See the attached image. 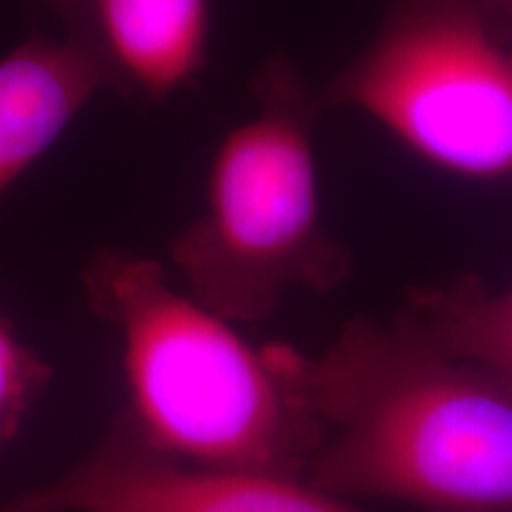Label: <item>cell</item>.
<instances>
[{"mask_svg": "<svg viewBox=\"0 0 512 512\" xmlns=\"http://www.w3.org/2000/svg\"><path fill=\"white\" fill-rule=\"evenodd\" d=\"M323 439L306 482L422 512H512V380L394 320L356 318L302 356Z\"/></svg>", "mask_w": 512, "mask_h": 512, "instance_id": "obj_1", "label": "cell"}, {"mask_svg": "<svg viewBox=\"0 0 512 512\" xmlns=\"http://www.w3.org/2000/svg\"><path fill=\"white\" fill-rule=\"evenodd\" d=\"M83 280L121 335L126 418L147 446L188 465L306 482L323 430L306 396L304 354L249 344L145 256L100 252Z\"/></svg>", "mask_w": 512, "mask_h": 512, "instance_id": "obj_2", "label": "cell"}, {"mask_svg": "<svg viewBox=\"0 0 512 512\" xmlns=\"http://www.w3.org/2000/svg\"><path fill=\"white\" fill-rule=\"evenodd\" d=\"M256 112L223 138L202 216L171 245L190 297L230 323L275 313L290 290L330 292L349 254L320 219L313 147L320 95L285 60L254 79Z\"/></svg>", "mask_w": 512, "mask_h": 512, "instance_id": "obj_3", "label": "cell"}, {"mask_svg": "<svg viewBox=\"0 0 512 512\" xmlns=\"http://www.w3.org/2000/svg\"><path fill=\"white\" fill-rule=\"evenodd\" d=\"M320 102L361 110L458 176H512V53L475 0H396Z\"/></svg>", "mask_w": 512, "mask_h": 512, "instance_id": "obj_4", "label": "cell"}, {"mask_svg": "<svg viewBox=\"0 0 512 512\" xmlns=\"http://www.w3.org/2000/svg\"><path fill=\"white\" fill-rule=\"evenodd\" d=\"M0 512H363L302 479L211 470L147 446L128 418L93 456Z\"/></svg>", "mask_w": 512, "mask_h": 512, "instance_id": "obj_5", "label": "cell"}, {"mask_svg": "<svg viewBox=\"0 0 512 512\" xmlns=\"http://www.w3.org/2000/svg\"><path fill=\"white\" fill-rule=\"evenodd\" d=\"M107 83L91 41L34 38L0 60V195Z\"/></svg>", "mask_w": 512, "mask_h": 512, "instance_id": "obj_6", "label": "cell"}, {"mask_svg": "<svg viewBox=\"0 0 512 512\" xmlns=\"http://www.w3.org/2000/svg\"><path fill=\"white\" fill-rule=\"evenodd\" d=\"M86 10L110 79L147 100L169 98L202 69L211 0H86Z\"/></svg>", "mask_w": 512, "mask_h": 512, "instance_id": "obj_7", "label": "cell"}, {"mask_svg": "<svg viewBox=\"0 0 512 512\" xmlns=\"http://www.w3.org/2000/svg\"><path fill=\"white\" fill-rule=\"evenodd\" d=\"M396 320L446 356L512 380V287L494 292L460 278L413 294Z\"/></svg>", "mask_w": 512, "mask_h": 512, "instance_id": "obj_8", "label": "cell"}, {"mask_svg": "<svg viewBox=\"0 0 512 512\" xmlns=\"http://www.w3.org/2000/svg\"><path fill=\"white\" fill-rule=\"evenodd\" d=\"M43 380L46 370L41 363L0 320V444L17 430L19 418L27 411Z\"/></svg>", "mask_w": 512, "mask_h": 512, "instance_id": "obj_9", "label": "cell"}, {"mask_svg": "<svg viewBox=\"0 0 512 512\" xmlns=\"http://www.w3.org/2000/svg\"><path fill=\"white\" fill-rule=\"evenodd\" d=\"M48 3L57 5V8L67 10V12H83L86 10V0H48Z\"/></svg>", "mask_w": 512, "mask_h": 512, "instance_id": "obj_10", "label": "cell"}, {"mask_svg": "<svg viewBox=\"0 0 512 512\" xmlns=\"http://www.w3.org/2000/svg\"><path fill=\"white\" fill-rule=\"evenodd\" d=\"M498 3L503 5L505 12H510V15H512V0H498Z\"/></svg>", "mask_w": 512, "mask_h": 512, "instance_id": "obj_11", "label": "cell"}]
</instances>
